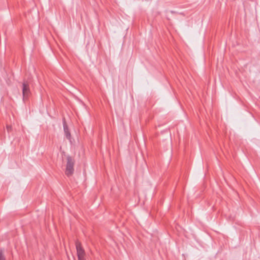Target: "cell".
<instances>
[{
    "label": "cell",
    "instance_id": "obj_1",
    "mask_svg": "<svg viewBox=\"0 0 260 260\" xmlns=\"http://www.w3.org/2000/svg\"><path fill=\"white\" fill-rule=\"evenodd\" d=\"M74 171V161L72 158L69 157L67 159V163L65 173L68 176H71Z\"/></svg>",
    "mask_w": 260,
    "mask_h": 260
},
{
    "label": "cell",
    "instance_id": "obj_2",
    "mask_svg": "<svg viewBox=\"0 0 260 260\" xmlns=\"http://www.w3.org/2000/svg\"><path fill=\"white\" fill-rule=\"evenodd\" d=\"M75 246L77 250V254L79 260H83L85 259L86 254L85 250L82 245V244L79 240H77L75 242Z\"/></svg>",
    "mask_w": 260,
    "mask_h": 260
},
{
    "label": "cell",
    "instance_id": "obj_3",
    "mask_svg": "<svg viewBox=\"0 0 260 260\" xmlns=\"http://www.w3.org/2000/svg\"><path fill=\"white\" fill-rule=\"evenodd\" d=\"M31 94V91L29 87V85L27 83H24L23 84L22 89V95L23 99L24 101H27Z\"/></svg>",
    "mask_w": 260,
    "mask_h": 260
},
{
    "label": "cell",
    "instance_id": "obj_4",
    "mask_svg": "<svg viewBox=\"0 0 260 260\" xmlns=\"http://www.w3.org/2000/svg\"><path fill=\"white\" fill-rule=\"evenodd\" d=\"M63 123L64 130L66 136V137H67V139H70L71 137V134H70V131H69V127H68V126L67 125V122H66V120L65 119H63Z\"/></svg>",
    "mask_w": 260,
    "mask_h": 260
},
{
    "label": "cell",
    "instance_id": "obj_5",
    "mask_svg": "<svg viewBox=\"0 0 260 260\" xmlns=\"http://www.w3.org/2000/svg\"><path fill=\"white\" fill-rule=\"evenodd\" d=\"M4 254H3V252L2 251V250H1V260H4L5 259V257H4Z\"/></svg>",
    "mask_w": 260,
    "mask_h": 260
}]
</instances>
